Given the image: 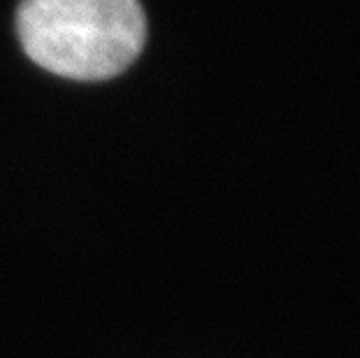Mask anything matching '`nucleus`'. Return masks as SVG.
Instances as JSON below:
<instances>
[{
  "label": "nucleus",
  "mask_w": 360,
  "mask_h": 358,
  "mask_svg": "<svg viewBox=\"0 0 360 358\" xmlns=\"http://www.w3.org/2000/svg\"><path fill=\"white\" fill-rule=\"evenodd\" d=\"M17 33L28 58L44 70L101 82L140 56L147 19L140 0H21Z\"/></svg>",
  "instance_id": "1"
}]
</instances>
